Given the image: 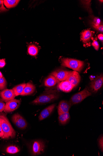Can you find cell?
<instances>
[{
    "instance_id": "6da1fadb",
    "label": "cell",
    "mask_w": 103,
    "mask_h": 156,
    "mask_svg": "<svg viewBox=\"0 0 103 156\" xmlns=\"http://www.w3.org/2000/svg\"><path fill=\"white\" fill-rule=\"evenodd\" d=\"M59 96V93L56 90L46 91L37 97L31 103L35 105L48 104L57 100Z\"/></svg>"
},
{
    "instance_id": "7a4b0ae2",
    "label": "cell",
    "mask_w": 103,
    "mask_h": 156,
    "mask_svg": "<svg viewBox=\"0 0 103 156\" xmlns=\"http://www.w3.org/2000/svg\"><path fill=\"white\" fill-rule=\"evenodd\" d=\"M0 124L4 133V135L2 137L3 139H8L15 137L16 132L5 116L0 115Z\"/></svg>"
},
{
    "instance_id": "3957f363",
    "label": "cell",
    "mask_w": 103,
    "mask_h": 156,
    "mask_svg": "<svg viewBox=\"0 0 103 156\" xmlns=\"http://www.w3.org/2000/svg\"><path fill=\"white\" fill-rule=\"evenodd\" d=\"M61 65L72 69L75 71L80 72L84 66V62L75 59L63 58L61 59Z\"/></svg>"
},
{
    "instance_id": "277c9868",
    "label": "cell",
    "mask_w": 103,
    "mask_h": 156,
    "mask_svg": "<svg viewBox=\"0 0 103 156\" xmlns=\"http://www.w3.org/2000/svg\"><path fill=\"white\" fill-rule=\"evenodd\" d=\"M92 95V93L85 88L82 91L73 95L70 98L69 102L72 105L81 102L88 97Z\"/></svg>"
},
{
    "instance_id": "5b68a950",
    "label": "cell",
    "mask_w": 103,
    "mask_h": 156,
    "mask_svg": "<svg viewBox=\"0 0 103 156\" xmlns=\"http://www.w3.org/2000/svg\"><path fill=\"white\" fill-rule=\"evenodd\" d=\"M45 148V143L41 140L34 141L32 145L31 153L33 156L38 155L42 154Z\"/></svg>"
},
{
    "instance_id": "8992f818",
    "label": "cell",
    "mask_w": 103,
    "mask_h": 156,
    "mask_svg": "<svg viewBox=\"0 0 103 156\" xmlns=\"http://www.w3.org/2000/svg\"><path fill=\"white\" fill-rule=\"evenodd\" d=\"M11 120L14 125L21 129H26L27 123L25 119L18 113L14 115L11 118Z\"/></svg>"
},
{
    "instance_id": "52a82bcc",
    "label": "cell",
    "mask_w": 103,
    "mask_h": 156,
    "mask_svg": "<svg viewBox=\"0 0 103 156\" xmlns=\"http://www.w3.org/2000/svg\"><path fill=\"white\" fill-rule=\"evenodd\" d=\"M103 76L102 75L98 76L90 83V88L91 91L96 93L100 89L103 85Z\"/></svg>"
},
{
    "instance_id": "ba28073f",
    "label": "cell",
    "mask_w": 103,
    "mask_h": 156,
    "mask_svg": "<svg viewBox=\"0 0 103 156\" xmlns=\"http://www.w3.org/2000/svg\"><path fill=\"white\" fill-rule=\"evenodd\" d=\"M20 100L14 99L6 102L5 107V111L9 113L18 109L21 104Z\"/></svg>"
},
{
    "instance_id": "9c48e42d",
    "label": "cell",
    "mask_w": 103,
    "mask_h": 156,
    "mask_svg": "<svg viewBox=\"0 0 103 156\" xmlns=\"http://www.w3.org/2000/svg\"><path fill=\"white\" fill-rule=\"evenodd\" d=\"M71 71L63 70H57L50 74L54 76L60 82L66 81Z\"/></svg>"
},
{
    "instance_id": "30bf717a",
    "label": "cell",
    "mask_w": 103,
    "mask_h": 156,
    "mask_svg": "<svg viewBox=\"0 0 103 156\" xmlns=\"http://www.w3.org/2000/svg\"><path fill=\"white\" fill-rule=\"evenodd\" d=\"M81 77L78 72L75 71H71L66 81L69 82L75 87L79 83Z\"/></svg>"
},
{
    "instance_id": "8fae6325",
    "label": "cell",
    "mask_w": 103,
    "mask_h": 156,
    "mask_svg": "<svg viewBox=\"0 0 103 156\" xmlns=\"http://www.w3.org/2000/svg\"><path fill=\"white\" fill-rule=\"evenodd\" d=\"M0 96L3 101L7 102L14 99L16 96L12 89H5L0 91Z\"/></svg>"
},
{
    "instance_id": "7c38bea8",
    "label": "cell",
    "mask_w": 103,
    "mask_h": 156,
    "mask_svg": "<svg viewBox=\"0 0 103 156\" xmlns=\"http://www.w3.org/2000/svg\"><path fill=\"white\" fill-rule=\"evenodd\" d=\"M56 105L52 104L43 110L39 116L40 121H42L49 117L54 110Z\"/></svg>"
},
{
    "instance_id": "4fadbf2b",
    "label": "cell",
    "mask_w": 103,
    "mask_h": 156,
    "mask_svg": "<svg viewBox=\"0 0 103 156\" xmlns=\"http://www.w3.org/2000/svg\"><path fill=\"white\" fill-rule=\"evenodd\" d=\"M72 106L69 102L66 101H62L59 104L58 106V112L59 115L63 113L69 112Z\"/></svg>"
},
{
    "instance_id": "5bb4252c",
    "label": "cell",
    "mask_w": 103,
    "mask_h": 156,
    "mask_svg": "<svg viewBox=\"0 0 103 156\" xmlns=\"http://www.w3.org/2000/svg\"><path fill=\"white\" fill-rule=\"evenodd\" d=\"M58 87L61 90L66 93L70 92L75 88L67 81H62L58 83Z\"/></svg>"
},
{
    "instance_id": "9a60e30c",
    "label": "cell",
    "mask_w": 103,
    "mask_h": 156,
    "mask_svg": "<svg viewBox=\"0 0 103 156\" xmlns=\"http://www.w3.org/2000/svg\"><path fill=\"white\" fill-rule=\"evenodd\" d=\"M36 87L31 82L26 83L23 91L21 94V96L31 95L35 91Z\"/></svg>"
},
{
    "instance_id": "2e32d148",
    "label": "cell",
    "mask_w": 103,
    "mask_h": 156,
    "mask_svg": "<svg viewBox=\"0 0 103 156\" xmlns=\"http://www.w3.org/2000/svg\"><path fill=\"white\" fill-rule=\"evenodd\" d=\"M60 82L54 76L50 75L45 80L44 85L45 87H54Z\"/></svg>"
},
{
    "instance_id": "e0dca14e",
    "label": "cell",
    "mask_w": 103,
    "mask_h": 156,
    "mask_svg": "<svg viewBox=\"0 0 103 156\" xmlns=\"http://www.w3.org/2000/svg\"><path fill=\"white\" fill-rule=\"evenodd\" d=\"M70 118L69 113L68 112L59 115L58 120L60 124L65 125L69 121Z\"/></svg>"
},
{
    "instance_id": "ac0fdd59",
    "label": "cell",
    "mask_w": 103,
    "mask_h": 156,
    "mask_svg": "<svg viewBox=\"0 0 103 156\" xmlns=\"http://www.w3.org/2000/svg\"><path fill=\"white\" fill-rule=\"evenodd\" d=\"M92 36V32L89 30H86L82 32L81 35V39L84 42L90 41Z\"/></svg>"
},
{
    "instance_id": "d6986e66",
    "label": "cell",
    "mask_w": 103,
    "mask_h": 156,
    "mask_svg": "<svg viewBox=\"0 0 103 156\" xmlns=\"http://www.w3.org/2000/svg\"><path fill=\"white\" fill-rule=\"evenodd\" d=\"M26 84V83H21L13 88L12 90L16 96L21 95Z\"/></svg>"
},
{
    "instance_id": "ffe728a7",
    "label": "cell",
    "mask_w": 103,
    "mask_h": 156,
    "mask_svg": "<svg viewBox=\"0 0 103 156\" xmlns=\"http://www.w3.org/2000/svg\"><path fill=\"white\" fill-rule=\"evenodd\" d=\"M20 1L17 0H5L4 4L8 9H10L16 7L20 2Z\"/></svg>"
},
{
    "instance_id": "44dd1931",
    "label": "cell",
    "mask_w": 103,
    "mask_h": 156,
    "mask_svg": "<svg viewBox=\"0 0 103 156\" xmlns=\"http://www.w3.org/2000/svg\"><path fill=\"white\" fill-rule=\"evenodd\" d=\"M28 54L31 55L33 56H36L38 52V48L34 45H29L27 49Z\"/></svg>"
},
{
    "instance_id": "7402d4cb",
    "label": "cell",
    "mask_w": 103,
    "mask_h": 156,
    "mask_svg": "<svg viewBox=\"0 0 103 156\" xmlns=\"http://www.w3.org/2000/svg\"><path fill=\"white\" fill-rule=\"evenodd\" d=\"M20 151V149L18 147L15 146H10L8 147L7 149V152L9 154H16Z\"/></svg>"
},
{
    "instance_id": "603a6c76",
    "label": "cell",
    "mask_w": 103,
    "mask_h": 156,
    "mask_svg": "<svg viewBox=\"0 0 103 156\" xmlns=\"http://www.w3.org/2000/svg\"><path fill=\"white\" fill-rule=\"evenodd\" d=\"M7 82L4 77L0 78V90H2L6 88Z\"/></svg>"
},
{
    "instance_id": "cb8c5ba5",
    "label": "cell",
    "mask_w": 103,
    "mask_h": 156,
    "mask_svg": "<svg viewBox=\"0 0 103 156\" xmlns=\"http://www.w3.org/2000/svg\"><path fill=\"white\" fill-rule=\"evenodd\" d=\"M98 146L101 151H103V135L100 136L98 139Z\"/></svg>"
},
{
    "instance_id": "d4e9b609",
    "label": "cell",
    "mask_w": 103,
    "mask_h": 156,
    "mask_svg": "<svg viewBox=\"0 0 103 156\" xmlns=\"http://www.w3.org/2000/svg\"><path fill=\"white\" fill-rule=\"evenodd\" d=\"M100 24L101 20L99 18H94L92 22V24L94 28L99 26L101 25Z\"/></svg>"
},
{
    "instance_id": "484cf974",
    "label": "cell",
    "mask_w": 103,
    "mask_h": 156,
    "mask_svg": "<svg viewBox=\"0 0 103 156\" xmlns=\"http://www.w3.org/2000/svg\"><path fill=\"white\" fill-rule=\"evenodd\" d=\"M4 1L0 0V12H6L8 11V10L4 6Z\"/></svg>"
},
{
    "instance_id": "4316f807",
    "label": "cell",
    "mask_w": 103,
    "mask_h": 156,
    "mask_svg": "<svg viewBox=\"0 0 103 156\" xmlns=\"http://www.w3.org/2000/svg\"><path fill=\"white\" fill-rule=\"evenodd\" d=\"M92 45L95 49L98 51L99 48V45L98 42L96 41H94L92 44Z\"/></svg>"
},
{
    "instance_id": "83f0119b",
    "label": "cell",
    "mask_w": 103,
    "mask_h": 156,
    "mask_svg": "<svg viewBox=\"0 0 103 156\" xmlns=\"http://www.w3.org/2000/svg\"><path fill=\"white\" fill-rule=\"evenodd\" d=\"M5 105L3 101L0 100V112H2L5 110Z\"/></svg>"
},
{
    "instance_id": "f1b7e54d",
    "label": "cell",
    "mask_w": 103,
    "mask_h": 156,
    "mask_svg": "<svg viewBox=\"0 0 103 156\" xmlns=\"http://www.w3.org/2000/svg\"><path fill=\"white\" fill-rule=\"evenodd\" d=\"M5 65L6 63L5 59L0 60V68H3Z\"/></svg>"
},
{
    "instance_id": "f546056e",
    "label": "cell",
    "mask_w": 103,
    "mask_h": 156,
    "mask_svg": "<svg viewBox=\"0 0 103 156\" xmlns=\"http://www.w3.org/2000/svg\"><path fill=\"white\" fill-rule=\"evenodd\" d=\"M96 28L98 31L103 32V26L102 25H100L99 26L95 27Z\"/></svg>"
},
{
    "instance_id": "4dcf8cb0",
    "label": "cell",
    "mask_w": 103,
    "mask_h": 156,
    "mask_svg": "<svg viewBox=\"0 0 103 156\" xmlns=\"http://www.w3.org/2000/svg\"><path fill=\"white\" fill-rule=\"evenodd\" d=\"M98 38L101 41H103V35L102 34H99L98 36Z\"/></svg>"
},
{
    "instance_id": "1f68e13d",
    "label": "cell",
    "mask_w": 103,
    "mask_h": 156,
    "mask_svg": "<svg viewBox=\"0 0 103 156\" xmlns=\"http://www.w3.org/2000/svg\"><path fill=\"white\" fill-rule=\"evenodd\" d=\"M0 133L1 134V135H2L3 137L4 135V133L3 131L1 124H0Z\"/></svg>"
},
{
    "instance_id": "d6a6232c",
    "label": "cell",
    "mask_w": 103,
    "mask_h": 156,
    "mask_svg": "<svg viewBox=\"0 0 103 156\" xmlns=\"http://www.w3.org/2000/svg\"><path fill=\"white\" fill-rule=\"evenodd\" d=\"M3 77V75L2 73L0 72V78H2Z\"/></svg>"
},
{
    "instance_id": "836d02e7",
    "label": "cell",
    "mask_w": 103,
    "mask_h": 156,
    "mask_svg": "<svg viewBox=\"0 0 103 156\" xmlns=\"http://www.w3.org/2000/svg\"><path fill=\"white\" fill-rule=\"evenodd\" d=\"M0 137H2V135H1V133H0Z\"/></svg>"
}]
</instances>
